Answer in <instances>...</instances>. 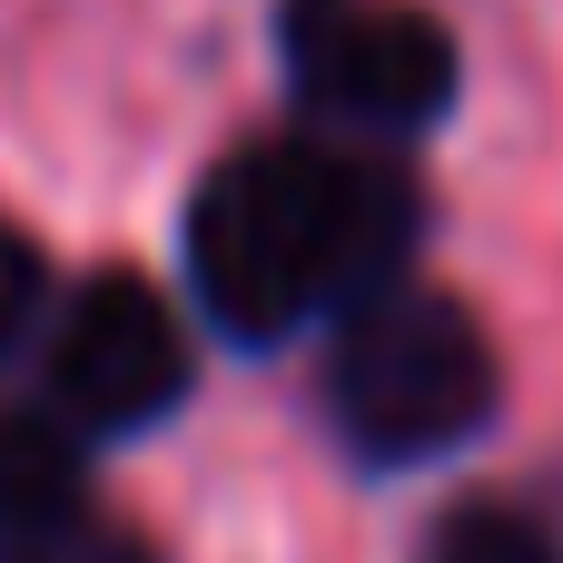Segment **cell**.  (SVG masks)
Here are the masks:
<instances>
[{"instance_id":"obj_4","label":"cell","mask_w":563,"mask_h":563,"mask_svg":"<svg viewBox=\"0 0 563 563\" xmlns=\"http://www.w3.org/2000/svg\"><path fill=\"white\" fill-rule=\"evenodd\" d=\"M188 396V336L148 277H89L49 327V416L79 435H139Z\"/></svg>"},{"instance_id":"obj_2","label":"cell","mask_w":563,"mask_h":563,"mask_svg":"<svg viewBox=\"0 0 563 563\" xmlns=\"http://www.w3.org/2000/svg\"><path fill=\"white\" fill-rule=\"evenodd\" d=\"M327 416L366 465H435L495 416V346L435 287H386L336 327Z\"/></svg>"},{"instance_id":"obj_1","label":"cell","mask_w":563,"mask_h":563,"mask_svg":"<svg viewBox=\"0 0 563 563\" xmlns=\"http://www.w3.org/2000/svg\"><path fill=\"white\" fill-rule=\"evenodd\" d=\"M416 247V178L376 148L257 139L188 198V277L208 327L277 346L307 317H356Z\"/></svg>"},{"instance_id":"obj_5","label":"cell","mask_w":563,"mask_h":563,"mask_svg":"<svg viewBox=\"0 0 563 563\" xmlns=\"http://www.w3.org/2000/svg\"><path fill=\"white\" fill-rule=\"evenodd\" d=\"M69 435L79 426H59V416H0V534L89 495V465H79Z\"/></svg>"},{"instance_id":"obj_6","label":"cell","mask_w":563,"mask_h":563,"mask_svg":"<svg viewBox=\"0 0 563 563\" xmlns=\"http://www.w3.org/2000/svg\"><path fill=\"white\" fill-rule=\"evenodd\" d=\"M0 563H158V554H148L139 525H119V515H99V495H79L40 525L0 534Z\"/></svg>"},{"instance_id":"obj_3","label":"cell","mask_w":563,"mask_h":563,"mask_svg":"<svg viewBox=\"0 0 563 563\" xmlns=\"http://www.w3.org/2000/svg\"><path fill=\"white\" fill-rule=\"evenodd\" d=\"M277 49L336 129L416 139L455 109V40L416 0H287Z\"/></svg>"},{"instance_id":"obj_8","label":"cell","mask_w":563,"mask_h":563,"mask_svg":"<svg viewBox=\"0 0 563 563\" xmlns=\"http://www.w3.org/2000/svg\"><path fill=\"white\" fill-rule=\"evenodd\" d=\"M40 317H49V267H40V247H30V238H10V228H0V366L40 336Z\"/></svg>"},{"instance_id":"obj_7","label":"cell","mask_w":563,"mask_h":563,"mask_svg":"<svg viewBox=\"0 0 563 563\" xmlns=\"http://www.w3.org/2000/svg\"><path fill=\"white\" fill-rule=\"evenodd\" d=\"M426 563H563V544L534 515H515V505H475V515H455V525L435 534Z\"/></svg>"}]
</instances>
